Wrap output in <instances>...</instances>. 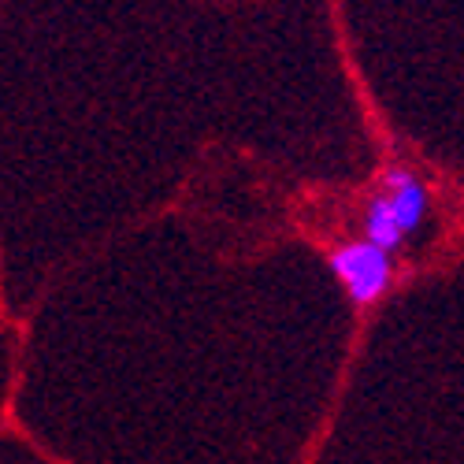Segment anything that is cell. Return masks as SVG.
Returning a JSON list of instances; mask_svg holds the SVG:
<instances>
[{"label": "cell", "mask_w": 464, "mask_h": 464, "mask_svg": "<svg viewBox=\"0 0 464 464\" xmlns=\"http://www.w3.org/2000/svg\"><path fill=\"white\" fill-rule=\"evenodd\" d=\"M431 212V193L409 168H386L364 205V242L382 253H401Z\"/></svg>", "instance_id": "1"}, {"label": "cell", "mask_w": 464, "mask_h": 464, "mask_svg": "<svg viewBox=\"0 0 464 464\" xmlns=\"http://www.w3.org/2000/svg\"><path fill=\"white\" fill-rule=\"evenodd\" d=\"M334 279L342 283L345 297H350L357 308H372L375 301L386 297V290L394 286V260L391 253L375 249L364 238H350L331 249L327 256Z\"/></svg>", "instance_id": "2"}]
</instances>
